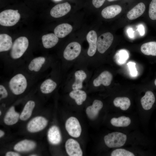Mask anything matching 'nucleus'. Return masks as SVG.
<instances>
[{"label": "nucleus", "mask_w": 156, "mask_h": 156, "mask_svg": "<svg viewBox=\"0 0 156 156\" xmlns=\"http://www.w3.org/2000/svg\"><path fill=\"white\" fill-rule=\"evenodd\" d=\"M149 16L153 20H156V0H152L149 6Z\"/></svg>", "instance_id": "nucleus-32"}, {"label": "nucleus", "mask_w": 156, "mask_h": 156, "mask_svg": "<svg viewBox=\"0 0 156 156\" xmlns=\"http://www.w3.org/2000/svg\"><path fill=\"white\" fill-rule=\"evenodd\" d=\"M19 113L16 112L14 106H12L6 113L3 119L4 123L7 125H12L16 124L20 118Z\"/></svg>", "instance_id": "nucleus-16"}, {"label": "nucleus", "mask_w": 156, "mask_h": 156, "mask_svg": "<svg viewBox=\"0 0 156 156\" xmlns=\"http://www.w3.org/2000/svg\"><path fill=\"white\" fill-rule=\"evenodd\" d=\"M46 62V59L44 57L40 56L34 58L29 63L28 69L31 72H38L43 67Z\"/></svg>", "instance_id": "nucleus-18"}, {"label": "nucleus", "mask_w": 156, "mask_h": 156, "mask_svg": "<svg viewBox=\"0 0 156 156\" xmlns=\"http://www.w3.org/2000/svg\"><path fill=\"white\" fill-rule=\"evenodd\" d=\"M57 84L51 79H47L41 83L40 90L44 94H48L53 92L56 88Z\"/></svg>", "instance_id": "nucleus-25"}, {"label": "nucleus", "mask_w": 156, "mask_h": 156, "mask_svg": "<svg viewBox=\"0 0 156 156\" xmlns=\"http://www.w3.org/2000/svg\"><path fill=\"white\" fill-rule=\"evenodd\" d=\"M113 39V35L110 32L101 34L97 40V48L98 51L101 53H104L111 45Z\"/></svg>", "instance_id": "nucleus-7"}, {"label": "nucleus", "mask_w": 156, "mask_h": 156, "mask_svg": "<svg viewBox=\"0 0 156 156\" xmlns=\"http://www.w3.org/2000/svg\"><path fill=\"white\" fill-rule=\"evenodd\" d=\"M20 17L18 10H4L0 13V24L6 27L13 26L18 23Z\"/></svg>", "instance_id": "nucleus-3"}, {"label": "nucleus", "mask_w": 156, "mask_h": 156, "mask_svg": "<svg viewBox=\"0 0 156 156\" xmlns=\"http://www.w3.org/2000/svg\"><path fill=\"white\" fill-rule=\"evenodd\" d=\"M55 0V1H60L61 0Z\"/></svg>", "instance_id": "nucleus-44"}, {"label": "nucleus", "mask_w": 156, "mask_h": 156, "mask_svg": "<svg viewBox=\"0 0 156 156\" xmlns=\"http://www.w3.org/2000/svg\"><path fill=\"white\" fill-rule=\"evenodd\" d=\"M138 30L141 36H143L144 33V29L143 25H139L138 27Z\"/></svg>", "instance_id": "nucleus-38"}, {"label": "nucleus", "mask_w": 156, "mask_h": 156, "mask_svg": "<svg viewBox=\"0 0 156 156\" xmlns=\"http://www.w3.org/2000/svg\"><path fill=\"white\" fill-rule=\"evenodd\" d=\"M86 39L89 44L88 54L91 57L94 55L97 49V36L96 32L94 30L90 31L87 35Z\"/></svg>", "instance_id": "nucleus-13"}, {"label": "nucleus", "mask_w": 156, "mask_h": 156, "mask_svg": "<svg viewBox=\"0 0 156 156\" xmlns=\"http://www.w3.org/2000/svg\"><path fill=\"white\" fill-rule=\"evenodd\" d=\"M112 125L117 127H126L131 122L130 119L128 117L122 116L118 118H112L110 120Z\"/></svg>", "instance_id": "nucleus-29"}, {"label": "nucleus", "mask_w": 156, "mask_h": 156, "mask_svg": "<svg viewBox=\"0 0 156 156\" xmlns=\"http://www.w3.org/2000/svg\"><path fill=\"white\" fill-rule=\"evenodd\" d=\"M73 27L68 23H63L57 25L54 29V33L59 38L64 37L72 31Z\"/></svg>", "instance_id": "nucleus-23"}, {"label": "nucleus", "mask_w": 156, "mask_h": 156, "mask_svg": "<svg viewBox=\"0 0 156 156\" xmlns=\"http://www.w3.org/2000/svg\"><path fill=\"white\" fill-rule=\"evenodd\" d=\"M128 55L127 52L124 50L121 51L119 53V62L123 63L127 59Z\"/></svg>", "instance_id": "nucleus-35"}, {"label": "nucleus", "mask_w": 156, "mask_h": 156, "mask_svg": "<svg viewBox=\"0 0 156 156\" xmlns=\"http://www.w3.org/2000/svg\"><path fill=\"white\" fill-rule=\"evenodd\" d=\"M28 81L25 75L18 73L14 75L8 82L9 88L13 94L16 95L23 93L28 86Z\"/></svg>", "instance_id": "nucleus-1"}, {"label": "nucleus", "mask_w": 156, "mask_h": 156, "mask_svg": "<svg viewBox=\"0 0 156 156\" xmlns=\"http://www.w3.org/2000/svg\"><path fill=\"white\" fill-rule=\"evenodd\" d=\"M140 49L145 55L156 56V42L152 41L144 43L142 45Z\"/></svg>", "instance_id": "nucleus-28"}, {"label": "nucleus", "mask_w": 156, "mask_h": 156, "mask_svg": "<svg viewBox=\"0 0 156 156\" xmlns=\"http://www.w3.org/2000/svg\"><path fill=\"white\" fill-rule=\"evenodd\" d=\"M48 139L53 145H57L61 142L62 137L59 128L55 125L51 127L47 133Z\"/></svg>", "instance_id": "nucleus-14"}, {"label": "nucleus", "mask_w": 156, "mask_h": 156, "mask_svg": "<svg viewBox=\"0 0 156 156\" xmlns=\"http://www.w3.org/2000/svg\"><path fill=\"white\" fill-rule=\"evenodd\" d=\"M113 79L112 74L108 71H105L94 80L93 85L98 87L102 84L105 86H108L111 83Z\"/></svg>", "instance_id": "nucleus-11"}, {"label": "nucleus", "mask_w": 156, "mask_h": 156, "mask_svg": "<svg viewBox=\"0 0 156 156\" xmlns=\"http://www.w3.org/2000/svg\"><path fill=\"white\" fill-rule=\"evenodd\" d=\"M107 0L109 1H116L117 0Z\"/></svg>", "instance_id": "nucleus-42"}, {"label": "nucleus", "mask_w": 156, "mask_h": 156, "mask_svg": "<svg viewBox=\"0 0 156 156\" xmlns=\"http://www.w3.org/2000/svg\"><path fill=\"white\" fill-rule=\"evenodd\" d=\"M103 106V103L101 101L95 100L92 105L88 106L86 109V112L88 117L91 120L95 119Z\"/></svg>", "instance_id": "nucleus-15"}, {"label": "nucleus", "mask_w": 156, "mask_h": 156, "mask_svg": "<svg viewBox=\"0 0 156 156\" xmlns=\"http://www.w3.org/2000/svg\"><path fill=\"white\" fill-rule=\"evenodd\" d=\"M29 45L28 40L25 37L21 36L16 39L10 49L11 58L15 60L20 58L27 50Z\"/></svg>", "instance_id": "nucleus-2"}, {"label": "nucleus", "mask_w": 156, "mask_h": 156, "mask_svg": "<svg viewBox=\"0 0 156 156\" xmlns=\"http://www.w3.org/2000/svg\"><path fill=\"white\" fill-rule=\"evenodd\" d=\"M35 106V103L34 101H28L25 105L20 114V119L22 121L28 120L31 116Z\"/></svg>", "instance_id": "nucleus-22"}, {"label": "nucleus", "mask_w": 156, "mask_h": 156, "mask_svg": "<svg viewBox=\"0 0 156 156\" xmlns=\"http://www.w3.org/2000/svg\"><path fill=\"white\" fill-rule=\"evenodd\" d=\"M127 139V135L122 133L114 132L108 133L104 138L105 144L110 148L119 147L123 146Z\"/></svg>", "instance_id": "nucleus-4"}, {"label": "nucleus", "mask_w": 156, "mask_h": 156, "mask_svg": "<svg viewBox=\"0 0 156 156\" xmlns=\"http://www.w3.org/2000/svg\"><path fill=\"white\" fill-rule=\"evenodd\" d=\"M30 156H37V155H36L35 154H33L31 155H30Z\"/></svg>", "instance_id": "nucleus-41"}, {"label": "nucleus", "mask_w": 156, "mask_h": 156, "mask_svg": "<svg viewBox=\"0 0 156 156\" xmlns=\"http://www.w3.org/2000/svg\"><path fill=\"white\" fill-rule=\"evenodd\" d=\"M113 103L116 107H120L122 110H126L131 105V101L127 97H117L113 101Z\"/></svg>", "instance_id": "nucleus-30"}, {"label": "nucleus", "mask_w": 156, "mask_h": 156, "mask_svg": "<svg viewBox=\"0 0 156 156\" xmlns=\"http://www.w3.org/2000/svg\"><path fill=\"white\" fill-rule=\"evenodd\" d=\"M111 156H134L132 152L123 149H117L113 151L111 153Z\"/></svg>", "instance_id": "nucleus-31"}, {"label": "nucleus", "mask_w": 156, "mask_h": 156, "mask_svg": "<svg viewBox=\"0 0 156 156\" xmlns=\"http://www.w3.org/2000/svg\"><path fill=\"white\" fill-rule=\"evenodd\" d=\"M122 10L120 6L117 5H112L107 6L103 9L101 14L104 18H111L120 14Z\"/></svg>", "instance_id": "nucleus-17"}, {"label": "nucleus", "mask_w": 156, "mask_h": 156, "mask_svg": "<svg viewBox=\"0 0 156 156\" xmlns=\"http://www.w3.org/2000/svg\"><path fill=\"white\" fill-rule=\"evenodd\" d=\"M13 43L12 38L6 34H0V52H2L10 50Z\"/></svg>", "instance_id": "nucleus-24"}, {"label": "nucleus", "mask_w": 156, "mask_h": 156, "mask_svg": "<svg viewBox=\"0 0 156 156\" xmlns=\"http://www.w3.org/2000/svg\"><path fill=\"white\" fill-rule=\"evenodd\" d=\"M71 7L68 2L58 4L51 10L50 14L52 17L57 18L67 14L70 10Z\"/></svg>", "instance_id": "nucleus-10"}, {"label": "nucleus", "mask_w": 156, "mask_h": 156, "mask_svg": "<svg viewBox=\"0 0 156 156\" xmlns=\"http://www.w3.org/2000/svg\"><path fill=\"white\" fill-rule=\"evenodd\" d=\"M66 130L68 134L72 137H79L81 132V128L78 120L74 117L68 118L65 123Z\"/></svg>", "instance_id": "nucleus-6"}, {"label": "nucleus", "mask_w": 156, "mask_h": 156, "mask_svg": "<svg viewBox=\"0 0 156 156\" xmlns=\"http://www.w3.org/2000/svg\"><path fill=\"white\" fill-rule=\"evenodd\" d=\"M65 147L67 153L70 156H82L83 152L79 143L72 138L66 142Z\"/></svg>", "instance_id": "nucleus-9"}, {"label": "nucleus", "mask_w": 156, "mask_h": 156, "mask_svg": "<svg viewBox=\"0 0 156 156\" xmlns=\"http://www.w3.org/2000/svg\"><path fill=\"white\" fill-rule=\"evenodd\" d=\"M1 111H0V115H1Z\"/></svg>", "instance_id": "nucleus-45"}, {"label": "nucleus", "mask_w": 156, "mask_h": 156, "mask_svg": "<svg viewBox=\"0 0 156 156\" xmlns=\"http://www.w3.org/2000/svg\"><path fill=\"white\" fill-rule=\"evenodd\" d=\"M75 81L72 86L73 90H80L83 87V82L86 78L87 75L84 71L80 70L75 73Z\"/></svg>", "instance_id": "nucleus-26"}, {"label": "nucleus", "mask_w": 156, "mask_h": 156, "mask_svg": "<svg viewBox=\"0 0 156 156\" xmlns=\"http://www.w3.org/2000/svg\"><path fill=\"white\" fill-rule=\"evenodd\" d=\"M43 47L46 49H49L55 46L58 43L59 39L53 33H50L43 35L42 38Z\"/></svg>", "instance_id": "nucleus-21"}, {"label": "nucleus", "mask_w": 156, "mask_h": 156, "mask_svg": "<svg viewBox=\"0 0 156 156\" xmlns=\"http://www.w3.org/2000/svg\"><path fill=\"white\" fill-rule=\"evenodd\" d=\"M5 155L6 156H19L20 155L16 152L12 151H9L7 152Z\"/></svg>", "instance_id": "nucleus-37"}, {"label": "nucleus", "mask_w": 156, "mask_h": 156, "mask_svg": "<svg viewBox=\"0 0 156 156\" xmlns=\"http://www.w3.org/2000/svg\"><path fill=\"white\" fill-rule=\"evenodd\" d=\"M127 64L129 69L131 75L133 76H136L137 74V71L135 67V63L133 62H129Z\"/></svg>", "instance_id": "nucleus-34"}, {"label": "nucleus", "mask_w": 156, "mask_h": 156, "mask_svg": "<svg viewBox=\"0 0 156 156\" xmlns=\"http://www.w3.org/2000/svg\"><path fill=\"white\" fill-rule=\"evenodd\" d=\"M69 95L71 98L75 100L78 105H82L87 97L86 92L80 90H73L70 92Z\"/></svg>", "instance_id": "nucleus-27"}, {"label": "nucleus", "mask_w": 156, "mask_h": 156, "mask_svg": "<svg viewBox=\"0 0 156 156\" xmlns=\"http://www.w3.org/2000/svg\"><path fill=\"white\" fill-rule=\"evenodd\" d=\"M155 101V97L153 92L151 91H148L141 98V103L144 109L148 110L152 108Z\"/></svg>", "instance_id": "nucleus-19"}, {"label": "nucleus", "mask_w": 156, "mask_h": 156, "mask_svg": "<svg viewBox=\"0 0 156 156\" xmlns=\"http://www.w3.org/2000/svg\"><path fill=\"white\" fill-rule=\"evenodd\" d=\"M155 86H156V79H155Z\"/></svg>", "instance_id": "nucleus-43"}, {"label": "nucleus", "mask_w": 156, "mask_h": 156, "mask_svg": "<svg viewBox=\"0 0 156 156\" xmlns=\"http://www.w3.org/2000/svg\"><path fill=\"white\" fill-rule=\"evenodd\" d=\"M145 10L144 4L142 2L139 3L128 12L127 17L130 20L135 19L141 16Z\"/></svg>", "instance_id": "nucleus-20"}, {"label": "nucleus", "mask_w": 156, "mask_h": 156, "mask_svg": "<svg viewBox=\"0 0 156 156\" xmlns=\"http://www.w3.org/2000/svg\"><path fill=\"white\" fill-rule=\"evenodd\" d=\"M48 123V120L42 116H37L28 122L27 125V129L31 133L38 132L44 129Z\"/></svg>", "instance_id": "nucleus-5"}, {"label": "nucleus", "mask_w": 156, "mask_h": 156, "mask_svg": "<svg viewBox=\"0 0 156 156\" xmlns=\"http://www.w3.org/2000/svg\"><path fill=\"white\" fill-rule=\"evenodd\" d=\"M0 99H5L8 96V93L5 87L2 84L0 85Z\"/></svg>", "instance_id": "nucleus-33"}, {"label": "nucleus", "mask_w": 156, "mask_h": 156, "mask_svg": "<svg viewBox=\"0 0 156 156\" xmlns=\"http://www.w3.org/2000/svg\"><path fill=\"white\" fill-rule=\"evenodd\" d=\"M127 33L130 37L132 38L133 37V31L132 29H129L127 30Z\"/></svg>", "instance_id": "nucleus-39"}, {"label": "nucleus", "mask_w": 156, "mask_h": 156, "mask_svg": "<svg viewBox=\"0 0 156 156\" xmlns=\"http://www.w3.org/2000/svg\"><path fill=\"white\" fill-rule=\"evenodd\" d=\"M81 50V46L79 43L71 42L66 47L63 52L64 57L67 60H73L79 56Z\"/></svg>", "instance_id": "nucleus-8"}, {"label": "nucleus", "mask_w": 156, "mask_h": 156, "mask_svg": "<svg viewBox=\"0 0 156 156\" xmlns=\"http://www.w3.org/2000/svg\"><path fill=\"white\" fill-rule=\"evenodd\" d=\"M36 146V144L34 141L25 139L16 144L14 147V149L19 152H28L33 150Z\"/></svg>", "instance_id": "nucleus-12"}, {"label": "nucleus", "mask_w": 156, "mask_h": 156, "mask_svg": "<svg viewBox=\"0 0 156 156\" xmlns=\"http://www.w3.org/2000/svg\"><path fill=\"white\" fill-rule=\"evenodd\" d=\"M105 0H92V3L96 8L101 7L103 4Z\"/></svg>", "instance_id": "nucleus-36"}, {"label": "nucleus", "mask_w": 156, "mask_h": 156, "mask_svg": "<svg viewBox=\"0 0 156 156\" xmlns=\"http://www.w3.org/2000/svg\"><path fill=\"white\" fill-rule=\"evenodd\" d=\"M5 135L4 132L2 130H0V137L1 138L3 137Z\"/></svg>", "instance_id": "nucleus-40"}]
</instances>
